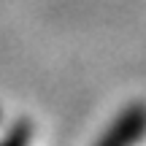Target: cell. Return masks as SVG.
Returning <instances> with one entry per match:
<instances>
[{"instance_id": "6da1fadb", "label": "cell", "mask_w": 146, "mask_h": 146, "mask_svg": "<svg viewBox=\"0 0 146 146\" xmlns=\"http://www.w3.org/2000/svg\"><path fill=\"white\" fill-rule=\"evenodd\" d=\"M146 138V100H133L114 116L92 146H138Z\"/></svg>"}, {"instance_id": "7a4b0ae2", "label": "cell", "mask_w": 146, "mask_h": 146, "mask_svg": "<svg viewBox=\"0 0 146 146\" xmlns=\"http://www.w3.org/2000/svg\"><path fill=\"white\" fill-rule=\"evenodd\" d=\"M30 143H33V122L30 119H16L8 127V133L0 138V146H30Z\"/></svg>"}]
</instances>
